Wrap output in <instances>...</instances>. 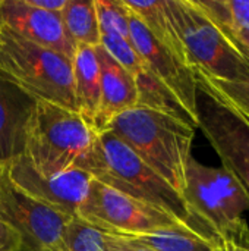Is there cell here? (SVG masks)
<instances>
[{
	"label": "cell",
	"instance_id": "484cf974",
	"mask_svg": "<svg viewBox=\"0 0 249 251\" xmlns=\"http://www.w3.org/2000/svg\"><path fill=\"white\" fill-rule=\"evenodd\" d=\"M103 250L104 251H153L148 247L134 241L129 237L123 235H114L106 232L104 241H103Z\"/></svg>",
	"mask_w": 249,
	"mask_h": 251
},
{
	"label": "cell",
	"instance_id": "ffe728a7",
	"mask_svg": "<svg viewBox=\"0 0 249 251\" xmlns=\"http://www.w3.org/2000/svg\"><path fill=\"white\" fill-rule=\"evenodd\" d=\"M230 40L236 44L239 51L249 60L248 47L233 38H230ZM194 74H195V79L198 82L204 84L216 96H219L223 101H226L233 109H236L238 112H241L242 115L249 118V75L248 78H245L242 81H219V79H211L197 71H194Z\"/></svg>",
	"mask_w": 249,
	"mask_h": 251
},
{
	"label": "cell",
	"instance_id": "7c38bea8",
	"mask_svg": "<svg viewBox=\"0 0 249 251\" xmlns=\"http://www.w3.org/2000/svg\"><path fill=\"white\" fill-rule=\"evenodd\" d=\"M0 28L28 41L73 59L76 49L70 44L60 13L44 12L26 0H0Z\"/></svg>",
	"mask_w": 249,
	"mask_h": 251
},
{
	"label": "cell",
	"instance_id": "44dd1931",
	"mask_svg": "<svg viewBox=\"0 0 249 251\" xmlns=\"http://www.w3.org/2000/svg\"><path fill=\"white\" fill-rule=\"evenodd\" d=\"M106 231L88 224L79 216L70 218L63 231L65 251H104Z\"/></svg>",
	"mask_w": 249,
	"mask_h": 251
},
{
	"label": "cell",
	"instance_id": "6da1fadb",
	"mask_svg": "<svg viewBox=\"0 0 249 251\" xmlns=\"http://www.w3.org/2000/svg\"><path fill=\"white\" fill-rule=\"evenodd\" d=\"M81 169L101 184L170 215L188 229L211 240L185 199L112 132H94L91 151Z\"/></svg>",
	"mask_w": 249,
	"mask_h": 251
},
{
	"label": "cell",
	"instance_id": "d6986e66",
	"mask_svg": "<svg viewBox=\"0 0 249 251\" xmlns=\"http://www.w3.org/2000/svg\"><path fill=\"white\" fill-rule=\"evenodd\" d=\"M129 238L153 251H217L214 241L186 228L161 229Z\"/></svg>",
	"mask_w": 249,
	"mask_h": 251
},
{
	"label": "cell",
	"instance_id": "4316f807",
	"mask_svg": "<svg viewBox=\"0 0 249 251\" xmlns=\"http://www.w3.org/2000/svg\"><path fill=\"white\" fill-rule=\"evenodd\" d=\"M213 21V19H211ZM214 22V21H213ZM227 37L239 41L241 44L247 46L249 49V29L247 28H233V26H229V25H225V24H219V22H214Z\"/></svg>",
	"mask_w": 249,
	"mask_h": 251
},
{
	"label": "cell",
	"instance_id": "277c9868",
	"mask_svg": "<svg viewBox=\"0 0 249 251\" xmlns=\"http://www.w3.org/2000/svg\"><path fill=\"white\" fill-rule=\"evenodd\" d=\"M0 72L35 100L75 109L72 60L0 28Z\"/></svg>",
	"mask_w": 249,
	"mask_h": 251
},
{
	"label": "cell",
	"instance_id": "f1b7e54d",
	"mask_svg": "<svg viewBox=\"0 0 249 251\" xmlns=\"http://www.w3.org/2000/svg\"><path fill=\"white\" fill-rule=\"evenodd\" d=\"M0 251H13L10 241L1 231H0Z\"/></svg>",
	"mask_w": 249,
	"mask_h": 251
},
{
	"label": "cell",
	"instance_id": "4fadbf2b",
	"mask_svg": "<svg viewBox=\"0 0 249 251\" xmlns=\"http://www.w3.org/2000/svg\"><path fill=\"white\" fill-rule=\"evenodd\" d=\"M35 99L0 72V166L23 156Z\"/></svg>",
	"mask_w": 249,
	"mask_h": 251
},
{
	"label": "cell",
	"instance_id": "2e32d148",
	"mask_svg": "<svg viewBox=\"0 0 249 251\" xmlns=\"http://www.w3.org/2000/svg\"><path fill=\"white\" fill-rule=\"evenodd\" d=\"M123 3L142 22V25L148 29V32L163 47H166L179 60L188 65L185 47L182 44V40H181L176 22L173 19V15L169 9L167 0H153V1L123 0Z\"/></svg>",
	"mask_w": 249,
	"mask_h": 251
},
{
	"label": "cell",
	"instance_id": "9c48e42d",
	"mask_svg": "<svg viewBox=\"0 0 249 251\" xmlns=\"http://www.w3.org/2000/svg\"><path fill=\"white\" fill-rule=\"evenodd\" d=\"M76 216L109 234L126 237L186 228L170 215L116 191L94 178Z\"/></svg>",
	"mask_w": 249,
	"mask_h": 251
},
{
	"label": "cell",
	"instance_id": "ac0fdd59",
	"mask_svg": "<svg viewBox=\"0 0 249 251\" xmlns=\"http://www.w3.org/2000/svg\"><path fill=\"white\" fill-rule=\"evenodd\" d=\"M135 84H136L138 107H145L150 110L169 115L197 128L195 121L189 116V113L175 97V94L160 79H157L147 68L135 76Z\"/></svg>",
	"mask_w": 249,
	"mask_h": 251
},
{
	"label": "cell",
	"instance_id": "603a6c76",
	"mask_svg": "<svg viewBox=\"0 0 249 251\" xmlns=\"http://www.w3.org/2000/svg\"><path fill=\"white\" fill-rule=\"evenodd\" d=\"M100 46L131 75L136 76L145 69V63L131 38L114 32H100Z\"/></svg>",
	"mask_w": 249,
	"mask_h": 251
},
{
	"label": "cell",
	"instance_id": "ba28073f",
	"mask_svg": "<svg viewBox=\"0 0 249 251\" xmlns=\"http://www.w3.org/2000/svg\"><path fill=\"white\" fill-rule=\"evenodd\" d=\"M197 122L249 200V118L197 81Z\"/></svg>",
	"mask_w": 249,
	"mask_h": 251
},
{
	"label": "cell",
	"instance_id": "cb8c5ba5",
	"mask_svg": "<svg viewBox=\"0 0 249 251\" xmlns=\"http://www.w3.org/2000/svg\"><path fill=\"white\" fill-rule=\"evenodd\" d=\"M100 32H114L129 38V9L123 0H94Z\"/></svg>",
	"mask_w": 249,
	"mask_h": 251
},
{
	"label": "cell",
	"instance_id": "3957f363",
	"mask_svg": "<svg viewBox=\"0 0 249 251\" xmlns=\"http://www.w3.org/2000/svg\"><path fill=\"white\" fill-rule=\"evenodd\" d=\"M94 131L78 112L35 100L23 156L43 175L81 169L91 151Z\"/></svg>",
	"mask_w": 249,
	"mask_h": 251
},
{
	"label": "cell",
	"instance_id": "d4e9b609",
	"mask_svg": "<svg viewBox=\"0 0 249 251\" xmlns=\"http://www.w3.org/2000/svg\"><path fill=\"white\" fill-rule=\"evenodd\" d=\"M217 251H249V225H244L239 231L219 238L216 241Z\"/></svg>",
	"mask_w": 249,
	"mask_h": 251
},
{
	"label": "cell",
	"instance_id": "8992f818",
	"mask_svg": "<svg viewBox=\"0 0 249 251\" xmlns=\"http://www.w3.org/2000/svg\"><path fill=\"white\" fill-rule=\"evenodd\" d=\"M183 199L216 243L247 225L249 200L239 182L222 166H205L191 157L185 169Z\"/></svg>",
	"mask_w": 249,
	"mask_h": 251
},
{
	"label": "cell",
	"instance_id": "9a60e30c",
	"mask_svg": "<svg viewBox=\"0 0 249 251\" xmlns=\"http://www.w3.org/2000/svg\"><path fill=\"white\" fill-rule=\"evenodd\" d=\"M72 71L75 109L79 113V116L85 121V124L95 132L101 100L100 66L95 49H76L75 56L72 59Z\"/></svg>",
	"mask_w": 249,
	"mask_h": 251
},
{
	"label": "cell",
	"instance_id": "30bf717a",
	"mask_svg": "<svg viewBox=\"0 0 249 251\" xmlns=\"http://www.w3.org/2000/svg\"><path fill=\"white\" fill-rule=\"evenodd\" d=\"M9 181L22 193L51 210L73 218L84 203L92 176L82 169H69L62 174L43 175L25 156L4 166Z\"/></svg>",
	"mask_w": 249,
	"mask_h": 251
},
{
	"label": "cell",
	"instance_id": "83f0119b",
	"mask_svg": "<svg viewBox=\"0 0 249 251\" xmlns=\"http://www.w3.org/2000/svg\"><path fill=\"white\" fill-rule=\"evenodd\" d=\"M26 1L37 9L51 13H62V10L66 6V0H26Z\"/></svg>",
	"mask_w": 249,
	"mask_h": 251
},
{
	"label": "cell",
	"instance_id": "7402d4cb",
	"mask_svg": "<svg viewBox=\"0 0 249 251\" xmlns=\"http://www.w3.org/2000/svg\"><path fill=\"white\" fill-rule=\"evenodd\" d=\"M214 21L233 28L249 29V0H195Z\"/></svg>",
	"mask_w": 249,
	"mask_h": 251
},
{
	"label": "cell",
	"instance_id": "7a4b0ae2",
	"mask_svg": "<svg viewBox=\"0 0 249 251\" xmlns=\"http://www.w3.org/2000/svg\"><path fill=\"white\" fill-rule=\"evenodd\" d=\"M195 129L169 115L135 106L117 115L104 131L117 137L182 196Z\"/></svg>",
	"mask_w": 249,
	"mask_h": 251
},
{
	"label": "cell",
	"instance_id": "5bb4252c",
	"mask_svg": "<svg viewBox=\"0 0 249 251\" xmlns=\"http://www.w3.org/2000/svg\"><path fill=\"white\" fill-rule=\"evenodd\" d=\"M100 66V112L95 132L104 131L107 125L120 113L136 106L135 76L122 68L101 46L95 47Z\"/></svg>",
	"mask_w": 249,
	"mask_h": 251
},
{
	"label": "cell",
	"instance_id": "e0dca14e",
	"mask_svg": "<svg viewBox=\"0 0 249 251\" xmlns=\"http://www.w3.org/2000/svg\"><path fill=\"white\" fill-rule=\"evenodd\" d=\"M65 32L75 49L100 46V26L94 0H66L60 13Z\"/></svg>",
	"mask_w": 249,
	"mask_h": 251
},
{
	"label": "cell",
	"instance_id": "5b68a950",
	"mask_svg": "<svg viewBox=\"0 0 249 251\" xmlns=\"http://www.w3.org/2000/svg\"><path fill=\"white\" fill-rule=\"evenodd\" d=\"M167 4L192 71L219 81L248 78V59L195 0H167Z\"/></svg>",
	"mask_w": 249,
	"mask_h": 251
},
{
	"label": "cell",
	"instance_id": "52a82bcc",
	"mask_svg": "<svg viewBox=\"0 0 249 251\" xmlns=\"http://www.w3.org/2000/svg\"><path fill=\"white\" fill-rule=\"evenodd\" d=\"M69 219L18 190L0 166V231L13 251H65L63 231Z\"/></svg>",
	"mask_w": 249,
	"mask_h": 251
},
{
	"label": "cell",
	"instance_id": "8fae6325",
	"mask_svg": "<svg viewBox=\"0 0 249 251\" xmlns=\"http://www.w3.org/2000/svg\"><path fill=\"white\" fill-rule=\"evenodd\" d=\"M129 38L142 57L145 68L160 79L181 101L189 116L195 121L197 128V96L198 87L192 68L179 60L172 51L163 47L142 25V22L129 10Z\"/></svg>",
	"mask_w": 249,
	"mask_h": 251
}]
</instances>
